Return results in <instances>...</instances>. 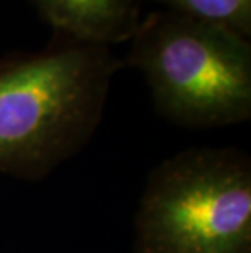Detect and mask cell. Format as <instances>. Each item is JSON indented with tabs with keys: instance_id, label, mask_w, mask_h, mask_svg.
<instances>
[{
	"instance_id": "obj_1",
	"label": "cell",
	"mask_w": 251,
	"mask_h": 253,
	"mask_svg": "<svg viewBox=\"0 0 251 253\" xmlns=\"http://www.w3.org/2000/svg\"><path fill=\"white\" fill-rule=\"evenodd\" d=\"M122 62L108 46L62 38L38 54L0 61V171L39 180L97 131Z\"/></svg>"
},
{
	"instance_id": "obj_2",
	"label": "cell",
	"mask_w": 251,
	"mask_h": 253,
	"mask_svg": "<svg viewBox=\"0 0 251 253\" xmlns=\"http://www.w3.org/2000/svg\"><path fill=\"white\" fill-rule=\"evenodd\" d=\"M126 64L139 71L165 120L220 127L251 118V44L223 26L157 10L141 18Z\"/></svg>"
},
{
	"instance_id": "obj_3",
	"label": "cell",
	"mask_w": 251,
	"mask_h": 253,
	"mask_svg": "<svg viewBox=\"0 0 251 253\" xmlns=\"http://www.w3.org/2000/svg\"><path fill=\"white\" fill-rule=\"evenodd\" d=\"M136 253H251V162L191 147L155 167L136 214Z\"/></svg>"
},
{
	"instance_id": "obj_4",
	"label": "cell",
	"mask_w": 251,
	"mask_h": 253,
	"mask_svg": "<svg viewBox=\"0 0 251 253\" xmlns=\"http://www.w3.org/2000/svg\"><path fill=\"white\" fill-rule=\"evenodd\" d=\"M66 40L111 46L129 41L141 23V0H31Z\"/></svg>"
},
{
	"instance_id": "obj_5",
	"label": "cell",
	"mask_w": 251,
	"mask_h": 253,
	"mask_svg": "<svg viewBox=\"0 0 251 253\" xmlns=\"http://www.w3.org/2000/svg\"><path fill=\"white\" fill-rule=\"evenodd\" d=\"M167 10L223 26L245 38L251 35V0H158Z\"/></svg>"
}]
</instances>
